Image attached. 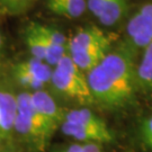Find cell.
Returning a JSON list of instances; mask_svg holds the SVG:
<instances>
[{
	"mask_svg": "<svg viewBox=\"0 0 152 152\" xmlns=\"http://www.w3.org/2000/svg\"><path fill=\"white\" fill-rule=\"evenodd\" d=\"M94 105L106 110H123L134 102L136 87L134 53L122 44L112 49L86 73Z\"/></svg>",
	"mask_w": 152,
	"mask_h": 152,
	"instance_id": "1",
	"label": "cell"
},
{
	"mask_svg": "<svg viewBox=\"0 0 152 152\" xmlns=\"http://www.w3.org/2000/svg\"><path fill=\"white\" fill-rule=\"evenodd\" d=\"M113 39L98 26L79 28L69 39L66 53L75 64L87 73L112 50Z\"/></svg>",
	"mask_w": 152,
	"mask_h": 152,
	"instance_id": "2",
	"label": "cell"
},
{
	"mask_svg": "<svg viewBox=\"0 0 152 152\" xmlns=\"http://www.w3.org/2000/svg\"><path fill=\"white\" fill-rule=\"evenodd\" d=\"M60 130L77 143H98L104 145L114 141L112 129L90 107L65 110Z\"/></svg>",
	"mask_w": 152,
	"mask_h": 152,
	"instance_id": "3",
	"label": "cell"
},
{
	"mask_svg": "<svg viewBox=\"0 0 152 152\" xmlns=\"http://www.w3.org/2000/svg\"><path fill=\"white\" fill-rule=\"evenodd\" d=\"M50 85L60 96L80 105V107L94 105L87 76L75 64L68 53L53 66Z\"/></svg>",
	"mask_w": 152,
	"mask_h": 152,
	"instance_id": "4",
	"label": "cell"
},
{
	"mask_svg": "<svg viewBox=\"0 0 152 152\" xmlns=\"http://www.w3.org/2000/svg\"><path fill=\"white\" fill-rule=\"evenodd\" d=\"M14 132L38 152H44L52 136L43 118L33 106L31 92L23 91L17 95V114Z\"/></svg>",
	"mask_w": 152,
	"mask_h": 152,
	"instance_id": "5",
	"label": "cell"
},
{
	"mask_svg": "<svg viewBox=\"0 0 152 152\" xmlns=\"http://www.w3.org/2000/svg\"><path fill=\"white\" fill-rule=\"evenodd\" d=\"M52 69V66L43 61L31 58L14 65L12 78L20 87L26 89L25 91L45 90V87L51 82Z\"/></svg>",
	"mask_w": 152,
	"mask_h": 152,
	"instance_id": "6",
	"label": "cell"
},
{
	"mask_svg": "<svg viewBox=\"0 0 152 152\" xmlns=\"http://www.w3.org/2000/svg\"><path fill=\"white\" fill-rule=\"evenodd\" d=\"M152 43V1L136 11L127 23L126 39L123 44L131 52L144 50Z\"/></svg>",
	"mask_w": 152,
	"mask_h": 152,
	"instance_id": "7",
	"label": "cell"
},
{
	"mask_svg": "<svg viewBox=\"0 0 152 152\" xmlns=\"http://www.w3.org/2000/svg\"><path fill=\"white\" fill-rule=\"evenodd\" d=\"M31 99L34 108L43 118L51 135H53L62 124L65 109L61 108L54 97L46 90L31 92Z\"/></svg>",
	"mask_w": 152,
	"mask_h": 152,
	"instance_id": "8",
	"label": "cell"
},
{
	"mask_svg": "<svg viewBox=\"0 0 152 152\" xmlns=\"http://www.w3.org/2000/svg\"><path fill=\"white\" fill-rule=\"evenodd\" d=\"M17 114V95L0 85V131L4 139L14 133Z\"/></svg>",
	"mask_w": 152,
	"mask_h": 152,
	"instance_id": "9",
	"label": "cell"
},
{
	"mask_svg": "<svg viewBox=\"0 0 152 152\" xmlns=\"http://www.w3.org/2000/svg\"><path fill=\"white\" fill-rule=\"evenodd\" d=\"M46 7L51 12L68 19H77L86 12L85 0H46Z\"/></svg>",
	"mask_w": 152,
	"mask_h": 152,
	"instance_id": "10",
	"label": "cell"
},
{
	"mask_svg": "<svg viewBox=\"0 0 152 152\" xmlns=\"http://www.w3.org/2000/svg\"><path fill=\"white\" fill-rule=\"evenodd\" d=\"M136 87L152 96V43L142 50V56L135 66Z\"/></svg>",
	"mask_w": 152,
	"mask_h": 152,
	"instance_id": "11",
	"label": "cell"
},
{
	"mask_svg": "<svg viewBox=\"0 0 152 152\" xmlns=\"http://www.w3.org/2000/svg\"><path fill=\"white\" fill-rule=\"evenodd\" d=\"M129 9V0H106L98 20L106 27L115 26L124 17Z\"/></svg>",
	"mask_w": 152,
	"mask_h": 152,
	"instance_id": "12",
	"label": "cell"
},
{
	"mask_svg": "<svg viewBox=\"0 0 152 152\" xmlns=\"http://www.w3.org/2000/svg\"><path fill=\"white\" fill-rule=\"evenodd\" d=\"M32 25L34 26V28L36 29V32L43 36L50 44L58 46V48H63L66 49L68 45V38L63 33L61 32L60 29L45 24H41L37 22H32Z\"/></svg>",
	"mask_w": 152,
	"mask_h": 152,
	"instance_id": "13",
	"label": "cell"
},
{
	"mask_svg": "<svg viewBox=\"0 0 152 152\" xmlns=\"http://www.w3.org/2000/svg\"><path fill=\"white\" fill-rule=\"evenodd\" d=\"M37 0H0V16H19L28 11Z\"/></svg>",
	"mask_w": 152,
	"mask_h": 152,
	"instance_id": "14",
	"label": "cell"
},
{
	"mask_svg": "<svg viewBox=\"0 0 152 152\" xmlns=\"http://www.w3.org/2000/svg\"><path fill=\"white\" fill-rule=\"evenodd\" d=\"M139 136L143 147L149 152H152V115L141 123L139 129Z\"/></svg>",
	"mask_w": 152,
	"mask_h": 152,
	"instance_id": "15",
	"label": "cell"
},
{
	"mask_svg": "<svg viewBox=\"0 0 152 152\" xmlns=\"http://www.w3.org/2000/svg\"><path fill=\"white\" fill-rule=\"evenodd\" d=\"M106 0H86L87 10H89L95 17H98L100 11L103 9Z\"/></svg>",
	"mask_w": 152,
	"mask_h": 152,
	"instance_id": "16",
	"label": "cell"
},
{
	"mask_svg": "<svg viewBox=\"0 0 152 152\" xmlns=\"http://www.w3.org/2000/svg\"><path fill=\"white\" fill-rule=\"evenodd\" d=\"M81 152H105L104 147L98 143H80Z\"/></svg>",
	"mask_w": 152,
	"mask_h": 152,
	"instance_id": "17",
	"label": "cell"
},
{
	"mask_svg": "<svg viewBox=\"0 0 152 152\" xmlns=\"http://www.w3.org/2000/svg\"><path fill=\"white\" fill-rule=\"evenodd\" d=\"M4 45H5V39H4V36H2V33L0 31V58L2 55V52H4Z\"/></svg>",
	"mask_w": 152,
	"mask_h": 152,
	"instance_id": "18",
	"label": "cell"
},
{
	"mask_svg": "<svg viewBox=\"0 0 152 152\" xmlns=\"http://www.w3.org/2000/svg\"><path fill=\"white\" fill-rule=\"evenodd\" d=\"M52 152H68V151H66L65 148H55Z\"/></svg>",
	"mask_w": 152,
	"mask_h": 152,
	"instance_id": "19",
	"label": "cell"
},
{
	"mask_svg": "<svg viewBox=\"0 0 152 152\" xmlns=\"http://www.w3.org/2000/svg\"><path fill=\"white\" fill-rule=\"evenodd\" d=\"M0 139H4V136H2V134H1V131H0Z\"/></svg>",
	"mask_w": 152,
	"mask_h": 152,
	"instance_id": "20",
	"label": "cell"
},
{
	"mask_svg": "<svg viewBox=\"0 0 152 152\" xmlns=\"http://www.w3.org/2000/svg\"><path fill=\"white\" fill-rule=\"evenodd\" d=\"M85 1H86V0H85Z\"/></svg>",
	"mask_w": 152,
	"mask_h": 152,
	"instance_id": "21",
	"label": "cell"
}]
</instances>
